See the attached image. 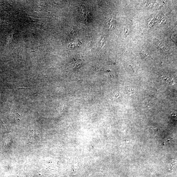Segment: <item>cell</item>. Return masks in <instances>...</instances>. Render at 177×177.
I'll return each mask as SVG.
<instances>
[{
  "label": "cell",
  "instance_id": "cell-1",
  "mask_svg": "<svg viewBox=\"0 0 177 177\" xmlns=\"http://www.w3.org/2000/svg\"><path fill=\"white\" fill-rule=\"evenodd\" d=\"M129 94H134L136 93L137 92L134 90L132 89V88H129L128 91Z\"/></svg>",
  "mask_w": 177,
  "mask_h": 177
}]
</instances>
